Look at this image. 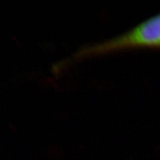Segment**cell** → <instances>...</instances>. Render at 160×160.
<instances>
[{"label":"cell","instance_id":"obj_1","mask_svg":"<svg viewBox=\"0 0 160 160\" xmlns=\"http://www.w3.org/2000/svg\"><path fill=\"white\" fill-rule=\"evenodd\" d=\"M139 49L160 50V13L117 37L80 47L70 57L53 64L51 71L59 74L71 64L85 58Z\"/></svg>","mask_w":160,"mask_h":160}]
</instances>
